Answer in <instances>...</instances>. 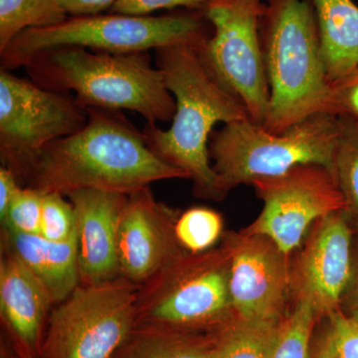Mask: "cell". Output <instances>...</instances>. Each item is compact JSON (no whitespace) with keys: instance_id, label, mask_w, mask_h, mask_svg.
I'll return each instance as SVG.
<instances>
[{"instance_id":"cell-1","label":"cell","mask_w":358,"mask_h":358,"mask_svg":"<svg viewBox=\"0 0 358 358\" xmlns=\"http://www.w3.org/2000/svg\"><path fill=\"white\" fill-rule=\"evenodd\" d=\"M87 110L83 129L45 145L13 171L25 187L64 196L84 189L129 195L157 181L187 178L150 150L122 110Z\"/></svg>"},{"instance_id":"cell-2","label":"cell","mask_w":358,"mask_h":358,"mask_svg":"<svg viewBox=\"0 0 358 358\" xmlns=\"http://www.w3.org/2000/svg\"><path fill=\"white\" fill-rule=\"evenodd\" d=\"M157 67L174 100L171 127L162 129L147 124L143 129L148 147L162 160L185 171L200 199H225L210 162L209 143L213 129L250 119L243 103L212 77L199 49L174 45L155 50Z\"/></svg>"},{"instance_id":"cell-3","label":"cell","mask_w":358,"mask_h":358,"mask_svg":"<svg viewBox=\"0 0 358 358\" xmlns=\"http://www.w3.org/2000/svg\"><path fill=\"white\" fill-rule=\"evenodd\" d=\"M30 80L58 93H75L84 108L131 110L147 124L173 121L176 100L148 52L107 53L80 47L42 52L24 66Z\"/></svg>"},{"instance_id":"cell-4","label":"cell","mask_w":358,"mask_h":358,"mask_svg":"<svg viewBox=\"0 0 358 358\" xmlns=\"http://www.w3.org/2000/svg\"><path fill=\"white\" fill-rule=\"evenodd\" d=\"M260 36L270 89L264 128L281 133L313 115H334L312 1L266 0Z\"/></svg>"},{"instance_id":"cell-5","label":"cell","mask_w":358,"mask_h":358,"mask_svg":"<svg viewBox=\"0 0 358 358\" xmlns=\"http://www.w3.org/2000/svg\"><path fill=\"white\" fill-rule=\"evenodd\" d=\"M213 28L204 11L178 9L160 15L107 13L68 16L58 24L21 32L0 52L1 69L24 67L42 52L80 47L107 53L150 52L174 45L199 49Z\"/></svg>"},{"instance_id":"cell-6","label":"cell","mask_w":358,"mask_h":358,"mask_svg":"<svg viewBox=\"0 0 358 358\" xmlns=\"http://www.w3.org/2000/svg\"><path fill=\"white\" fill-rule=\"evenodd\" d=\"M338 131V117L329 113L313 115L281 133L268 131L251 119L230 122L212 134V167L226 196L237 186L303 164H319L333 173Z\"/></svg>"},{"instance_id":"cell-7","label":"cell","mask_w":358,"mask_h":358,"mask_svg":"<svg viewBox=\"0 0 358 358\" xmlns=\"http://www.w3.org/2000/svg\"><path fill=\"white\" fill-rule=\"evenodd\" d=\"M231 250L185 252L140 286L138 324L212 331L234 319L230 294Z\"/></svg>"},{"instance_id":"cell-8","label":"cell","mask_w":358,"mask_h":358,"mask_svg":"<svg viewBox=\"0 0 358 358\" xmlns=\"http://www.w3.org/2000/svg\"><path fill=\"white\" fill-rule=\"evenodd\" d=\"M140 285L82 284L51 310L38 358H115L138 326Z\"/></svg>"},{"instance_id":"cell-9","label":"cell","mask_w":358,"mask_h":358,"mask_svg":"<svg viewBox=\"0 0 358 358\" xmlns=\"http://www.w3.org/2000/svg\"><path fill=\"white\" fill-rule=\"evenodd\" d=\"M264 8L262 0H212L204 13L213 32L199 50L212 77L260 124L266 121L270 101L260 36Z\"/></svg>"},{"instance_id":"cell-10","label":"cell","mask_w":358,"mask_h":358,"mask_svg":"<svg viewBox=\"0 0 358 358\" xmlns=\"http://www.w3.org/2000/svg\"><path fill=\"white\" fill-rule=\"evenodd\" d=\"M251 185L263 209L242 232L268 238L289 257L313 224L345 209L334 173L319 164L298 166L281 176L255 179Z\"/></svg>"},{"instance_id":"cell-11","label":"cell","mask_w":358,"mask_h":358,"mask_svg":"<svg viewBox=\"0 0 358 358\" xmlns=\"http://www.w3.org/2000/svg\"><path fill=\"white\" fill-rule=\"evenodd\" d=\"M88 110L74 96L0 70V155L14 171L45 145L77 133Z\"/></svg>"},{"instance_id":"cell-12","label":"cell","mask_w":358,"mask_h":358,"mask_svg":"<svg viewBox=\"0 0 358 358\" xmlns=\"http://www.w3.org/2000/svg\"><path fill=\"white\" fill-rule=\"evenodd\" d=\"M355 228L339 211L320 218L289 259L291 300L307 301L320 320L339 310L352 272Z\"/></svg>"},{"instance_id":"cell-13","label":"cell","mask_w":358,"mask_h":358,"mask_svg":"<svg viewBox=\"0 0 358 358\" xmlns=\"http://www.w3.org/2000/svg\"><path fill=\"white\" fill-rule=\"evenodd\" d=\"M231 250L230 294L235 315L279 322L291 301L289 259L268 238L242 232L224 235Z\"/></svg>"},{"instance_id":"cell-14","label":"cell","mask_w":358,"mask_h":358,"mask_svg":"<svg viewBox=\"0 0 358 358\" xmlns=\"http://www.w3.org/2000/svg\"><path fill=\"white\" fill-rule=\"evenodd\" d=\"M178 216L150 186L127 195L117 229L121 277L141 286L185 253L176 236Z\"/></svg>"},{"instance_id":"cell-15","label":"cell","mask_w":358,"mask_h":358,"mask_svg":"<svg viewBox=\"0 0 358 358\" xmlns=\"http://www.w3.org/2000/svg\"><path fill=\"white\" fill-rule=\"evenodd\" d=\"M67 197L76 213L82 284H101L121 277L117 229L127 195L84 189L70 193Z\"/></svg>"},{"instance_id":"cell-16","label":"cell","mask_w":358,"mask_h":358,"mask_svg":"<svg viewBox=\"0 0 358 358\" xmlns=\"http://www.w3.org/2000/svg\"><path fill=\"white\" fill-rule=\"evenodd\" d=\"M3 251L0 261L2 320L14 345L38 358L54 301L20 259Z\"/></svg>"},{"instance_id":"cell-17","label":"cell","mask_w":358,"mask_h":358,"mask_svg":"<svg viewBox=\"0 0 358 358\" xmlns=\"http://www.w3.org/2000/svg\"><path fill=\"white\" fill-rule=\"evenodd\" d=\"M2 247L38 278L54 303L64 301L81 282L78 233L68 241L54 242L40 235L24 234L3 227Z\"/></svg>"},{"instance_id":"cell-18","label":"cell","mask_w":358,"mask_h":358,"mask_svg":"<svg viewBox=\"0 0 358 358\" xmlns=\"http://www.w3.org/2000/svg\"><path fill=\"white\" fill-rule=\"evenodd\" d=\"M329 80L358 66V6L352 0H310Z\"/></svg>"},{"instance_id":"cell-19","label":"cell","mask_w":358,"mask_h":358,"mask_svg":"<svg viewBox=\"0 0 358 358\" xmlns=\"http://www.w3.org/2000/svg\"><path fill=\"white\" fill-rule=\"evenodd\" d=\"M215 331L138 324L115 358H211Z\"/></svg>"},{"instance_id":"cell-20","label":"cell","mask_w":358,"mask_h":358,"mask_svg":"<svg viewBox=\"0 0 358 358\" xmlns=\"http://www.w3.org/2000/svg\"><path fill=\"white\" fill-rule=\"evenodd\" d=\"M284 320L270 322L235 317L214 331L211 358H273Z\"/></svg>"},{"instance_id":"cell-21","label":"cell","mask_w":358,"mask_h":358,"mask_svg":"<svg viewBox=\"0 0 358 358\" xmlns=\"http://www.w3.org/2000/svg\"><path fill=\"white\" fill-rule=\"evenodd\" d=\"M67 17L57 0H0V52L21 32L58 24Z\"/></svg>"},{"instance_id":"cell-22","label":"cell","mask_w":358,"mask_h":358,"mask_svg":"<svg viewBox=\"0 0 358 358\" xmlns=\"http://www.w3.org/2000/svg\"><path fill=\"white\" fill-rule=\"evenodd\" d=\"M338 117V138L334 157V176L345 202V214L358 230V124Z\"/></svg>"},{"instance_id":"cell-23","label":"cell","mask_w":358,"mask_h":358,"mask_svg":"<svg viewBox=\"0 0 358 358\" xmlns=\"http://www.w3.org/2000/svg\"><path fill=\"white\" fill-rule=\"evenodd\" d=\"M307 301H293L282 322L281 334L273 358H312L313 331L319 320Z\"/></svg>"},{"instance_id":"cell-24","label":"cell","mask_w":358,"mask_h":358,"mask_svg":"<svg viewBox=\"0 0 358 358\" xmlns=\"http://www.w3.org/2000/svg\"><path fill=\"white\" fill-rule=\"evenodd\" d=\"M222 232V216L205 207L188 209L178 216L176 223L179 245L192 254L203 253L214 248Z\"/></svg>"},{"instance_id":"cell-25","label":"cell","mask_w":358,"mask_h":358,"mask_svg":"<svg viewBox=\"0 0 358 358\" xmlns=\"http://www.w3.org/2000/svg\"><path fill=\"white\" fill-rule=\"evenodd\" d=\"M77 235V218L72 202L59 193H44L40 236L65 242Z\"/></svg>"},{"instance_id":"cell-26","label":"cell","mask_w":358,"mask_h":358,"mask_svg":"<svg viewBox=\"0 0 358 358\" xmlns=\"http://www.w3.org/2000/svg\"><path fill=\"white\" fill-rule=\"evenodd\" d=\"M43 196V192L34 188L21 187L9 205L2 226L24 234L40 235Z\"/></svg>"},{"instance_id":"cell-27","label":"cell","mask_w":358,"mask_h":358,"mask_svg":"<svg viewBox=\"0 0 358 358\" xmlns=\"http://www.w3.org/2000/svg\"><path fill=\"white\" fill-rule=\"evenodd\" d=\"M327 341L336 358H358V322L341 308L326 317Z\"/></svg>"},{"instance_id":"cell-28","label":"cell","mask_w":358,"mask_h":358,"mask_svg":"<svg viewBox=\"0 0 358 358\" xmlns=\"http://www.w3.org/2000/svg\"><path fill=\"white\" fill-rule=\"evenodd\" d=\"M212 0H115L109 13L127 15H152L159 10L204 11Z\"/></svg>"},{"instance_id":"cell-29","label":"cell","mask_w":358,"mask_h":358,"mask_svg":"<svg viewBox=\"0 0 358 358\" xmlns=\"http://www.w3.org/2000/svg\"><path fill=\"white\" fill-rule=\"evenodd\" d=\"M331 96L334 115L358 124V66L331 82Z\"/></svg>"},{"instance_id":"cell-30","label":"cell","mask_w":358,"mask_h":358,"mask_svg":"<svg viewBox=\"0 0 358 358\" xmlns=\"http://www.w3.org/2000/svg\"><path fill=\"white\" fill-rule=\"evenodd\" d=\"M68 16L94 15L110 11L115 0H57Z\"/></svg>"},{"instance_id":"cell-31","label":"cell","mask_w":358,"mask_h":358,"mask_svg":"<svg viewBox=\"0 0 358 358\" xmlns=\"http://www.w3.org/2000/svg\"><path fill=\"white\" fill-rule=\"evenodd\" d=\"M353 242L352 272L341 308L358 322V230L355 231Z\"/></svg>"},{"instance_id":"cell-32","label":"cell","mask_w":358,"mask_h":358,"mask_svg":"<svg viewBox=\"0 0 358 358\" xmlns=\"http://www.w3.org/2000/svg\"><path fill=\"white\" fill-rule=\"evenodd\" d=\"M20 181L9 167H0V219L6 217L9 205L20 189Z\"/></svg>"},{"instance_id":"cell-33","label":"cell","mask_w":358,"mask_h":358,"mask_svg":"<svg viewBox=\"0 0 358 358\" xmlns=\"http://www.w3.org/2000/svg\"><path fill=\"white\" fill-rule=\"evenodd\" d=\"M312 358H336L324 331L317 341H313Z\"/></svg>"},{"instance_id":"cell-34","label":"cell","mask_w":358,"mask_h":358,"mask_svg":"<svg viewBox=\"0 0 358 358\" xmlns=\"http://www.w3.org/2000/svg\"><path fill=\"white\" fill-rule=\"evenodd\" d=\"M0 358H18L17 352H16L11 339H9V341H3L2 339Z\"/></svg>"},{"instance_id":"cell-35","label":"cell","mask_w":358,"mask_h":358,"mask_svg":"<svg viewBox=\"0 0 358 358\" xmlns=\"http://www.w3.org/2000/svg\"><path fill=\"white\" fill-rule=\"evenodd\" d=\"M14 348H15L16 352H17L18 358H35L34 357H32V355H30L29 353L23 352L20 348H16L15 345H14Z\"/></svg>"}]
</instances>
